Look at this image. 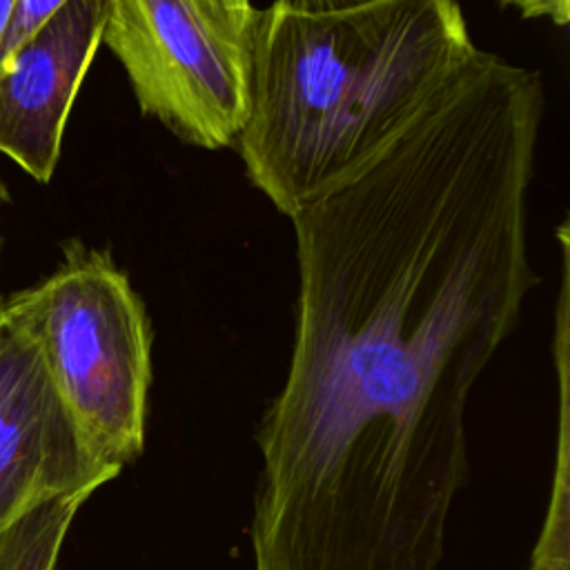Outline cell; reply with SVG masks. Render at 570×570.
<instances>
[{
    "label": "cell",
    "mask_w": 570,
    "mask_h": 570,
    "mask_svg": "<svg viewBox=\"0 0 570 570\" xmlns=\"http://www.w3.org/2000/svg\"><path fill=\"white\" fill-rule=\"evenodd\" d=\"M479 53L456 0L256 11L245 174L294 216L401 138Z\"/></svg>",
    "instance_id": "obj_1"
},
{
    "label": "cell",
    "mask_w": 570,
    "mask_h": 570,
    "mask_svg": "<svg viewBox=\"0 0 570 570\" xmlns=\"http://www.w3.org/2000/svg\"><path fill=\"white\" fill-rule=\"evenodd\" d=\"M20 323L91 452L122 470L145 450L151 327L127 274L107 249L69 240L40 283L0 296Z\"/></svg>",
    "instance_id": "obj_2"
},
{
    "label": "cell",
    "mask_w": 570,
    "mask_h": 570,
    "mask_svg": "<svg viewBox=\"0 0 570 570\" xmlns=\"http://www.w3.org/2000/svg\"><path fill=\"white\" fill-rule=\"evenodd\" d=\"M256 11L212 0H107L102 40L145 116L203 149L236 145L247 114Z\"/></svg>",
    "instance_id": "obj_3"
},
{
    "label": "cell",
    "mask_w": 570,
    "mask_h": 570,
    "mask_svg": "<svg viewBox=\"0 0 570 570\" xmlns=\"http://www.w3.org/2000/svg\"><path fill=\"white\" fill-rule=\"evenodd\" d=\"M82 439L29 332L0 312V532L33 505L116 479Z\"/></svg>",
    "instance_id": "obj_4"
},
{
    "label": "cell",
    "mask_w": 570,
    "mask_h": 570,
    "mask_svg": "<svg viewBox=\"0 0 570 570\" xmlns=\"http://www.w3.org/2000/svg\"><path fill=\"white\" fill-rule=\"evenodd\" d=\"M107 0H67L0 67V154L49 183L78 87L100 47Z\"/></svg>",
    "instance_id": "obj_5"
},
{
    "label": "cell",
    "mask_w": 570,
    "mask_h": 570,
    "mask_svg": "<svg viewBox=\"0 0 570 570\" xmlns=\"http://www.w3.org/2000/svg\"><path fill=\"white\" fill-rule=\"evenodd\" d=\"M568 292L561 289L557 323V372H559V439L552 492L541 534L534 543L528 570H570V456H568Z\"/></svg>",
    "instance_id": "obj_6"
},
{
    "label": "cell",
    "mask_w": 570,
    "mask_h": 570,
    "mask_svg": "<svg viewBox=\"0 0 570 570\" xmlns=\"http://www.w3.org/2000/svg\"><path fill=\"white\" fill-rule=\"evenodd\" d=\"M91 494L47 499L0 532V570H56L67 530Z\"/></svg>",
    "instance_id": "obj_7"
},
{
    "label": "cell",
    "mask_w": 570,
    "mask_h": 570,
    "mask_svg": "<svg viewBox=\"0 0 570 570\" xmlns=\"http://www.w3.org/2000/svg\"><path fill=\"white\" fill-rule=\"evenodd\" d=\"M67 0H18L7 24V31L0 40V67Z\"/></svg>",
    "instance_id": "obj_8"
},
{
    "label": "cell",
    "mask_w": 570,
    "mask_h": 570,
    "mask_svg": "<svg viewBox=\"0 0 570 570\" xmlns=\"http://www.w3.org/2000/svg\"><path fill=\"white\" fill-rule=\"evenodd\" d=\"M505 9H517L523 18H548L557 27L570 20V0H497Z\"/></svg>",
    "instance_id": "obj_9"
},
{
    "label": "cell",
    "mask_w": 570,
    "mask_h": 570,
    "mask_svg": "<svg viewBox=\"0 0 570 570\" xmlns=\"http://www.w3.org/2000/svg\"><path fill=\"white\" fill-rule=\"evenodd\" d=\"M294 2L309 9H341V7H352L367 0H294Z\"/></svg>",
    "instance_id": "obj_10"
},
{
    "label": "cell",
    "mask_w": 570,
    "mask_h": 570,
    "mask_svg": "<svg viewBox=\"0 0 570 570\" xmlns=\"http://www.w3.org/2000/svg\"><path fill=\"white\" fill-rule=\"evenodd\" d=\"M214 4L227 9V11H234V13H249L254 11V4L252 0H212Z\"/></svg>",
    "instance_id": "obj_11"
},
{
    "label": "cell",
    "mask_w": 570,
    "mask_h": 570,
    "mask_svg": "<svg viewBox=\"0 0 570 570\" xmlns=\"http://www.w3.org/2000/svg\"><path fill=\"white\" fill-rule=\"evenodd\" d=\"M18 0H0V40L7 31V24L11 20V13H13V7H16Z\"/></svg>",
    "instance_id": "obj_12"
},
{
    "label": "cell",
    "mask_w": 570,
    "mask_h": 570,
    "mask_svg": "<svg viewBox=\"0 0 570 570\" xmlns=\"http://www.w3.org/2000/svg\"><path fill=\"white\" fill-rule=\"evenodd\" d=\"M7 198V194H4V187H2V183H0V203Z\"/></svg>",
    "instance_id": "obj_13"
}]
</instances>
